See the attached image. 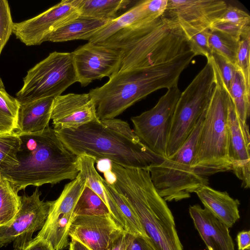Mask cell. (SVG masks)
<instances>
[{
    "mask_svg": "<svg viewBox=\"0 0 250 250\" xmlns=\"http://www.w3.org/2000/svg\"><path fill=\"white\" fill-rule=\"evenodd\" d=\"M55 130L71 153L90 156L97 162L107 159L125 167L147 170L164 159L143 144L128 123L121 119L101 120L77 128Z\"/></svg>",
    "mask_w": 250,
    "mask_h": 250,
    "instance_id": "cell-1",
    "label": "cell"
},
{
    "mask_svg": "<svg viewBox=\"0 0 250 250\" xmlns=\"http://www.w3.org/2000/svg\"><path fill=\"white\" fill-rule=\"evenodd\" d=\"M195 57L192 51L155 65L118 71L88 94L101 120L115 118L151 93L178 86L180 76Z\"/></svg>",
    "mask_w": 250,
    "mask_h": 250,
    "instance_id": "cell-2",
    "label": "cell"
},
{
    "mask_svg": "<svg viewBox=\"0 0 250 250\" xmlns=\"http://www.w3.org/2000/svg\"><path fill=\"white\" fill-rule=\"evenodd\" d=\"M18 165L0 173L18 193L27 186L73 180L80 170L78 156L68 150L49 126L38 133L19 134Z\"/></svg>",
    "mask_w": 250,
    "mask_h": 250,
    "instance_id": "cell-3",
    "label": "cell"
},
{
    "mask_svg": "<svg viewBox=\"0 0 250 250\" xmlns=\"http://www.w3.org/2000/svg\"><path fill=\"white\" fill-rule=\"evenodd\" d=\"M114 179L110 184L133 208L158 250H183L173 216L157 192L149 172L111 162Z\"/></svg>",
    "mask_w": 250,
    "mask_h": 250,
    "instance_id": "cell-4",
    "label": "cell"
},
{
    "mask_svg": "<svg viewBox=\"0 0 250 250\" xmlns=\"http://www.w3.org/2000/svg\"><path fill=\"white\" fill-rule=\"evenodd\" d=\"M215 85L206 110L193 167L207 177L232 170L228 156V110L230 97L211 58Z\"/></svg>",
    "mask_w": 250,
    "mask_h": 250,
    "instance_id": "cell-5",
    "label": "cell"
},
{
    "mask_svg": "<svg viewBox=\"0 0 250 250\" xmlns=\"http://www.w3.org/2000/svg\"><path fill=\"white\" fill-rule=\"evenodd\" d=\"M206 110L177 151L147 168L155 188L166 201L188 198L191 193L208 185L207 177L198 174L193 167Z\"/></svg>",
    "mask_w": 250,
    "mask_h": 250,
    "instance_id": "cell-6",
    "label": "cell"
},
{
    "mask_svg": "<svg viewBox=\"0 0 250 250\" xmlns=\"http://www.w3.org/2000/svg\"><path fill=\"white\" fill-rule=\"evenodd\" d=\"M215 85L209 59L185 90L176 105L169 133L167 157L173 155L190 135L206 110Z\"/></svg>",
    "mask_w": 250,
    "mask_h": 250,
    "instance_id": "cell-7",
    "label": "cell"
},
{
    "mask_svg": "<svg viewBox=\"0 0 250 250\" xmlns=\"http://www.w3.org/2000/svg\"><path fill=\"white\" fill-rule=\"evenodd\" d=\"M16 93L20 104L61 95L78 78L71 52H53L27 72Z\"/></svg>",
    "mask_w": 250,
    "mask_h": 250,
    "instance_id": "cell-8",
    "label": "cell"
},
{
    "mask_svg": "<svg viewBox=\"0 0 250 250\" xmlns=\"http://www.w3.org/2000/svg\"><path fill=\"white\" fill-rule=\"evenodd\" d=\"M181 94L178 86L171 87L153 107L131 118L133 131L140 141L164 158L167 157L172 119Z\"/></svg>",
    "mask_w": 250,
    "mask_h": 250,
    "instance_id": "cell-9",
    "label": "cell"
},
{
    "mask_svg": "<svg viewBox=\"0 0 250 250\" xmlns=\"http://www.w3.org/2000/svg\"><path fill=\"white\" fill-rule=\"evenodd\" d=\"M41 195L37 188L31 195L20 196V207L14 220L0 226V247L13 243L14 250H22L33 240V233L43 228L51 201L41 200Z\"/></svg>",
    "mask_w": 250,
    "mask_h": 250,
    "instance_id": "cell-10",
    "label": "cell"
},
{
    "mask_svg": "<svg viewBox=\"0 0 250 250\" xmlns=\"http://www.w3.org/2000/svg\"><path fill=\"white\" fill-rule=\"evenodd\" d=\"M71 53L78 82L82 86L104 77L109 78L119 70L120 54L112 48L88 42Z\"/></svg>",
    "mask_w": 250,
    "mask_h": 250,
    "instance_id": "cell-11",
    "label": "cell"
},
{
    "mask_svg": "<svg viewBox=\"0 0 250 250\" xmlns=\"http://www.w3.org/2000/svg\"><path fill=\"white\" fill-rule=\"evenodd\" d=\"M79 15L71 0H62L31 19L14 23L13 33L27 46L40 45L51 33Z\"/></svg>",
    "mask_w": 250,
    "mask_h": 250,
    "instance_id": "cell-12",
    "label": "cell"
},
{
    "mask_svg": "<svg viewBox=\"0 0 250 250\" xmlns=\"http://www.w3.org/2000/svg\"><path fill=\"white\" fill-rule=\"evenodd\" d=\"M228 5L218 0H167L163 17L177 24L182 30L209 29Z\"/></svg>",
    "mask_w": 250,
    "mask_h": 250,
    "instance_id": "cell-13",
    "label": "cell"
},
{
    "mask_svg": "<svg viewBox=\"0 0 250 250\" xmlns=\"http://www.w3.org/2000/svg\"><path fill=\"white\" fill-rule=\"evenodd\" d=\"M124 231L111 214L78 215L71 222L69 236L91 250H107L111 242Z\"/></svg>",
    "mask_w": 250,
    "mask_h": 250,
    "instance_id": "cell-14",
    "label": "cell"
},
{
    "mask_svg": "<svg viewBox=\"0 0 250 250\" xmlns=\"http://www.w3.org/2000/svg\"><path fill=\"white\" fill-rule=\"evenodd\" d=\"M228 156L232 170L241 181L242 187H250V136L248 124L238 117L230 98L228 110Z\"/></svg>",
    "mask_w": 250,
    "mask_h": 250,
    "instance_id": "cell-15",
    "label": "cell"
},
{
    "mask_svg": "<svg viewBox=\"0 0 250 250\" xmlns=\"http://www.w3.org/2000/svg\"><path fill=\"white\" fill-rule=\"evenodd\" d=\"M51 120L55 130L77 128L100 120L88 93H69L55 98Z\"/></svg>",
    "mask_w": 250,
    "mask_h": 250,
    "instance_id": "cell-16",
    "label": "cell"
},
{
    "mask_svg": "<svg viewBox=\"0 0 250 250\" xmlns=\"http://www.w3.org/2000/svg\"><path fill=\"white\" fill-rule=\"evenodd\" d=\"M189 213L208 250H234L229 228L208 210L195 205Z\"/></svg>",
    "mask_w": 250,
    "mask_h": 250,
    "instance_id": "cell-17",
    "label": "cell"
},
{
    "mask_svg": "<svg viewBox=\"0 0 250 250\" xmlns=\"http://www.w3.org/2000/svg\"><path fill=\"white\" fill-rule=\"evenodd\" d=\"M54 98L48 97L20 104L16 133L41 132L49 126Z\"/></svg>",
    "mask_w": 250,
    "mask_h": 250,
    "instance_id": "cell-18",
    "label": "cell"
},
{
    "mask_svg": "<svg viewBox=\"0 0 250 250\" xmlns=\"http://www.w3.org/2000/svg\"><path fill=\"white\" fill-rule=\"evenodd\" d=\"M195 193L204 208L228 228L232 227L240 218L239 201L231 197L226 191H218L205 186Z\"/></svg>",
    "mask_w": 250,
    "mask_h": 250,
    "instance_id": "cell-19",
    "label": "cell"
},
{
    "mask_svg": "<svg viewBox=\"0 0 250 250\" xmlns=\"http://www.w3.org/2000/svg\"><path fill=\"white\" fill-rule=\"evenodd\" d=\"M110 21L80 15L51 33L46 38V42H60L78 40L88 41Z\"/></svg>",
    "mask_w": 250,
    "mask_h": 250,
    "instance_id": "cell-20",
    "label": "cell"
},
{
    "mask_svg": "<svg viewBox=\"0 0 250 250\" xmlns=\"http://www.w3.org/2000/svg\"><path fill=\"white\" fill-rule=\"evenodd\" d=\"M78 161L80 172L85 178L86 185L102 199L112 217L125 230V225L122 215L113 200L104 190L102 178L95 167L96 160L90 156L82 154L78 156Z\"/></svg>",
    "mask_w": 250,
    "mask_h": 250,
    "instance_id": "cell-21",
    "label": "cell"
},
{
    "mask_svg": "<svg viewBox=\"0 0 250 250\" xmlns=\"http://www.w3.org/2000/svg\"><path fill=\"white\" fill-rule=\"evenodd\" d=\"M150 21L152 20L146 9V0L140 1L122 15L109 21L92 35L88 42L99 43L125 27L138 22Z\"/></svg>",
    "mask_w": 250,
    "mask_h": 250,
    "instance_id": "cell-22",
    "label": "cell"
},
{
    "mask_svg": "<svg viewBox=\"0 0 250 250\" xmlns=\"http://www.w3.org/2000/svg\"><path fill=\"white\" fill-rule=\"evenodd\" d=\"M86 183L85 178L79 172L75 179L66 184L59 197L56 200L51 201L46 221L59 217L74 216V208Z\"/></svg>",
    "mask_w": 250,
    "mask_h": 250,
    "instance_id": "cell-23",
    "label": "cell"
},
{
    "mask_svg": "<svg viewBox=\"0 0 250 250\" xmlns=\"http://www.w3.org/2000/svg\"><path fill=\"white\" fill-rule=\"evenodd\" d=\"M80 15L104 21H112L118 13L131 3L129 0H71Z\"/></svg>",
    "mask_w": 250,
    "mask_h": 250,
    "instance_id": "cell-24",
    "label": "cell"
},
{
    "mask_svg": "<svg viewBox=\"0 0 250 250\" xmlns=\"http://www.w3.org/2000/svg\"><path fill=\"white\" fill-rule=\"evenodd\" d=\"M73 215L59 217L46 221L35 238L48 242L54 250H62L68 245L69 229Z\"/></svg>",
    "mask_w": 250,
    "mask_h": 250,
    "instance_id": "cell-25",
    "label": "cell"
},
{
    "mask_svg": "<svg viewBox=\"0 0 250 250\" xmlns=\"http://www.w3.org/2000/svg\"><path fill=\"white\" fill-rule=\"evenodd\" d=\"M102 181L104 190L113 200L122 215L125 222V231L134 235L149 237L135 211L125 199L115 189L110 183L103 178Z\"/></svg>",
    "mask_w": 250,
    "mask_h": 250,
    "instance_id": "cell-26",
    "label": "cell"
},
{
    "mask_svg": "<svg viewBox=\"0 0 250 250\" xmlns=\"http://www.w3.org/2000/svg\"><path fill=\"white\" fill-rule=\"evenodd\" d=\"M20 207V197L11 184L0 177V226H7L14 220Z\"/></svg>",
    "mask_w": 250,
    "mask_h": 250,
    "instance_id": "cell-27",
    "label": "cell"
},
{
    "mask_svg": "<svg viewBox=\"0 0 250 250\" xmlns=\"http://www.w3.org/2000/svg\"><path fill=\"white\" fill-rule=\"evenodd\" d=\"M20 106L16 98L0 87V135L11 133L16 130Z\"/></svg>",
    "mask_w": 250,
    "mask_h": 250,
    "instance_id": "cell-28",
    "label": "cell"
},
{
    "mask_svg": "<svg viewBox=\"0 0 250 250\" xmlns=\"http://www.w3.org/2000/svg\"><path fill=\"white\" fill-rule=\"evenodd\" d=\"M236 113L240 120L247 124L250 111V94L246 89L243 77L237 70L229 92Z\"/></svg>",
    "mask_w": 250,
    "mask_h": 250,
    "instance_id": "cell-29",
    "label": "cell"
},
{
    "mask_svg": "<svg viewBox=\"0 0 250 250\" xmlns=\"http://www.w3.org/2000/svg\"><path fill=\"white\" fill-rule=\"evenodd\" d=\"M111 214L102 199L85 185L73 211L78 215H104Z\"/></svg>",
    "mask_w": 250,
    "mask_h": 250,
    "instance_id": "cell-30",
    "label": "cell"
},
{
    "mask_svg": "<svg viewBox=\"0 0 250 250\" xmlns=\"http://www.w3.org/2000/svg\"><path fill=\"white\" fill-rule=\"evenodd\" d=\"M240 41L220 31L210 30L208 44L211 53L219 54L234 65Z\"/></svg>",
    "mask_w": 250,
    "mask_h": 250,
    "instance_id": "cell-31",
    "label": "cell"
},
{
    "mask_svg": "<svg viewBox=\"0 0 250 250\" xmlns=\"http://www.w3.org/2000/svg\"><path fill=\"white\" fill-rule=\"evenodd\" d=\"M21 140L16 132L0 135V173L18 165Z\"/></svg>",
    "mask_w": 250,
    "mask_h": 250,
    "instance_id": "cell-32",
    "label": "cell"
},
{
    "mask_svg": "<svg viewBox=\"0 0 250 250\" xmlns=\"http://www.w3.org/2000/svg\"><path fill=\"white\" fill-rule=\"evenodd\" d=\"M183 32L195 56L202 55L207 59L210 57L211 52L208 44L209 29L201 31L183 30Z\"/></svg>",
    "mask_w": 250,
    "mask_h": 250,
    "instance_id": "cell-33",
    "label": "cell"
},
{
    "mask_svg": "<svg viewBox=\"0 0 250 250\" xmlns=\"http://www.w3.org/2000/svg\"><path fill=\"white\" fill-rule=\"evenodd\" d=\"M250 35L241 40L237 51L235 66L241 73L247 91L250 94Z\"/></svg>",
    "mask_w": 250,
    "mask_h": 250,
    "instance_id": "cell-34",
    "label": "cell"
},
{
    "mask_svg": "<svg viewBox=\"0 0 250 250\" xmlns=\"http://www.w3.org/2000/svg\"><path fill=\"white\" fill-rule=\"evenodd\" d=\"M14 22L6 0H0V56L13 33Z\"/></svg>",
    "mask_w": 250,
    "mask_h": 250,
    "instance_id": "cell-35",
    "label": "cell"
},
{
    "mask_svg": "<svg viewBox=\"0 0 250 250\" xmlns=\"http://www.w3.org/2000/svg\"><path fill=\"white\" fill-rule=\"evenodd\" d=\"M215 65L225 87L228 93L237 71L235 65L216 53L210 56Z\"/></svg>",
    "mask_w": 250,
    "mask_h": 250,
    "instance_id": "cell-36",
    "label": "cell"
},
{
    "mask_svg": "<svg viewBox=\"0 0 250 250\" xmlns=\"http://www.w3.org/2000/svg\"><path fill=\"white\" fill-rule=\"evenodd\" d=\"M209 29L220 31L239 41L250 35V26H243L227 22H215Z\"/></svg>",
    "mask_w": 250,
    "mask_h": 250,
    "instance_id": "cell-37",
    "label": "cell"
},
{
    "mask_svg": "<svg viewBox=\"0 0 250 250\" xmlns=\"http://www.w3.org/2000/svg\"><path fill=\"white\" fill-rule=\"evenodd\" d=\"M215 22H227L243 26H250V16L246 12L229 5Z\"/></svg>",
    "mask_w": 250,
    "mask_h": 250,
    "instance_id": "cell-38",
    "label": "cell"
},
{
    "mask_svg": "<svg viewBox=\"0 0 250 250\" xmlns=\"http://www.w3.org/2000/svg\"><path fill=\"white\" fill-rule=\"evenodd\" d=\"M126 250H158L149 237L126 232Z\"/></svg>",
    "mask_w": 250,
    "mask_h": 250,
    "instance_id": "cell-39",
    "label": "cell"
},
{
    "mask_svg": "<svg viewBox=\"0 0 250 250\" xmlns=\"http://www.w3.org/2000/svg\"><path fill=\"white\" fill-rule=\"evenodd\" d=\"M22 250H54L51 245L46 240L42 239L34 238Z\"/></svg>",
    "mask_w": 250,
    "mask_h": 250,
    "instance_id": "cell-40",
    "label": "cell"
},
{
    "mask_svg": "<svg viewBox=\"0 0 250 250\" xmlns=\"http://www.w3.org/2000/svg\"><path fill=\"white\" fill-rule=\"evenodd\" d=\"M126 231H124L110 244L107 250H126Z\"/></svg>",
    "mask_w": 250,
    "mask_h": 250,
    "instance_id": "cell-41",
    "label": "cell"
},
{
    "mask_svg": "<svg viewBox=\"0 0 250 250\" xmlns=\"http://www.w3.org/2000/svg\"><path fill=\"white\" fill-rule=\"evenodd\" d=\"M238 250H250V231L243 230L239 232L236 237Z\"/></svg>",
    "mask_w": 250,
    "mask_h": 250,
    "instance_id": "cell-42",
    "label": "cell"
},
{
    "mask_svg": "<svg viewBox=\"0 0 250 250\" xmlns=\"http://www.w3.org/2000/svg\"><path fill=\"white\" fill-rule=\"evenodd\" d=\"M69 250H91L80 241L74 238H71L69 243Z\"/></svg>",
    "mask_w": 250,
    "mask_h": 250,
    "instance_id": "cell-43",
    "label": "cell"
},
{
    "mask_svg": "<svg viewBox=\"0 0 250 250\" xmlns=\"http://www.w3.org/2000/svg\"><path fill=\"white\" fill-rule=\"evenodd\" d=\"M0 87L4 88V83H3L2 79H1L0 76Z\"/></svg>",
    "mask_w": 250,
    "mask_h": 250,
    "instance_id": "cell-44",
    "label": "cell"
}]
</instances>
